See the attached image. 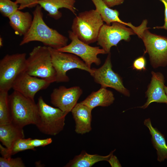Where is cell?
I'll return each instance as SVG.
<instances>
[{"mask_svg": "<svg viewBox=\"0 0 167 167\" xmlns=\"http://www.w3.org/2000/svg\"><path fill=\"white\" fill-rule=\"evenodd\" d=\"M42 8L39 5L36 6L32 12L33 20L31 26L23 36L19 45L37 41L41 42L45 46L56 49L66 46L68 38L46 24L43 19Z\"/></svg>", "mask_w": 167, "mask_h": 167, "instance_id": "6da1fadb", "label": "cell"}, {"mask_svg": "<svg viewBox=\"0 0 167 167\" xmlns=\"http://www.w3.org/2000/svg\"><path fill=\"white\" fill-rule=\"evenodd\" d=\"M9 102L12 123L22 128L28 125L36 124L39 111L34 100L14 91L9 96Z\"/></svg>", "mask_w": 167, "mask_h": 167, "instance_id": "7a4b0ae2", "label": "cell"}, {"mask_svg": "<svg viewBox=\"0 0 167 167\" xmlns=\"http://www.w3.org/2000/svg\"><path fill=\"white\" fill-rule=\"evenodd\" d=\"M104 21L96 9L79 13L74 18L71 31L81 41L89 44L97 41Z\"/></svg>", "mask_w": 167, "mask_h": 167, "instance_id": "3957f363", "label": "cell"}, {"mask_svg": "<svg viewBox=\"0 0 167 167\" xmlns=\"http://www.w3.org/2000/svg\"><path fill=\"white\" fill-rule=\"evenodd\" d=\"M147 23L146 19L143 21L137 35L144 43V53L148 54L152 67H165L167 65V37L150 32L147 26Z\"/></svg>", "mask_w": 167, "mask_h": 167, "instance_id": "277c9868", "label": "cell"}, {"mask_svg": "<svg viewBox=\"0 0 167 167\" xmlns=\"http://www.w3.org/2000/svg\"><path fill=\"white\" fill-rule=\"evenodd\" d=\"M37 104L39 116L35 125L38 129L47 135L58 134L64 129L65 118L68 113L47 104L41 96L38 98Z\"/></svg>", "mask_w": 167, "mask_h": 167, "instance_id": "5b68a950", "label": "cell"}, {"mask_svg": "<svg viewBox=\"0 0 167 167\" xmlns=\"http://www.w3.org/2000/svg\"><path fill=\"white\" fill-rule=\"evenodd\" d=\"M26 72L29 75L56 82V73L48 47H35L27 58Z\"/></svg>", "mask_w": 167, "mask_h": 167, "instance_id": "8992f818", "label": "cell"}, {"mask_svg": "<svg viewBox=\"0 0 167 167\" xmlns=\"http://www.w3.org/2000/svg\"><path fill=\"white\" fill-rule=\"evenodd\" d=\"M25 53L7 54L0 61V91L8 92L18 76L26 71Z\"/></svg>", "mask_w": 167, "mask_h": 167, "instance_id": "52a82bcc", "label": "cell"}, {"mask_svg": "<svg viewBox=\"0 0 167 167\" xmlns=\"http://www.w3.org/2000/svg\"><path fill=\"white\" fill-rule=\"evenodd\" d=\"M52 63L56 73V82H67L70 79L67 75L68 71L78 69L88 72L91 75L93 71L89 68L84 61L77 56L70 53L60 51L57 49L48 47Z\"/></svg>", "mask_w": 167, "mask_h": 167, "instance_id": "ba28073f", "label": "cell"}, {"mask_svg": "<svg viewBox=\"0 0 167 167\" xmlns=\"http://www.w3.org/2000/svg\"><path fill=\"white\" fill-rule=\"evenodd\" d=\"M111 25L104 24L100 30L97 44L100 46L107 54L110 53L111 48L116 46L122 40L129 41L130 36L136 35L132 28L118 22L112 23Z\"/></svg>", "mask_w": 167, "mask_h": 167, "instance_id": "9c48e42d", "label": "cell"}, {"mask_svg": "<svg viewBox=\"0 0 167 167\" xmlns=\"http://www.w3.org/2000/svg\"><path fill=\"white\" fill-rule=\"evenodd\" d=\"M71 43L66 46L57 49L64 52L74 54L80 57L87 66L91 68L92 64L99 66L101 63L99 54H107L105 51L99 46H92L81 41L71 31H68Z\"/></svg>", "mask_w": 167, "mask_h": 167, "instance_id": "30bf717a", "label": "cell"}, {"mask_svg": "<svg viewBox=\"0 0 167 167\" xmlns=\"http://www.w3.org/2000/svg\"><path fill=\"white\" fill-rule=\"evenodd\" d=\"M112 67L110 52L101 67L92 68L93 72L91 76L95 82L100 84L101 88H111L125 96H129L130 92L123 85L122 78L113 70Z\"/></svg>", "mask_w": 167, "mask_h": 167, "instance_id": "8fae6325", "label": "cell"}, {"mask_svg": "<svg viewBox=\"0 0 167 167\" xmlns=\"http://www.w3.org/2000/svg\"><path fill=\"white\" fill-rule=\"evenodd\" d=\"M54 82L51 80L31 75L25 71L17 78L12 88L25 97L34 100L35 95L38 92L47 88Z\"/></svg>", "mask_w": 167, "mask_h": 167, "instance_id": "7c38bea8", "label": "cell"}, {"mask_svg": "<svg viewBox=\"0 0 167 167\" xmlns=\"http://www.w3.org/2000/svg\"><path fill=\"white\" fill-rule=\"evenodd\" d=\"M83 92L79 86L67 88L61 86L53 89L50 96V102L56 107L68 113L77 104Z\"/></svg>", "mask_w": 167, "mask_h": 167, "instance_id": "4fadbf2b", "label": "cell"}, {"mask_svg": "<svg viewBox=\"0 0 167 167\" xmlns=\"http://www.w3.org/2000/svg\"><path fill=\"white\" fill-rule=\"evenodd\" d=\"M152 77L148 89L146 97V102L143 105L137 107L145 109L152 102L164 103L167 104V96L164 90L165 78L160 72H151Z\"/></svg>", "mask_w": 167, "mask_h": 167, "instance_id": "5bb4252c", "label": "cell"}, {"mask_svg": "<svg viewBox=\"0 0 167 167\" xmlns=\"http://www.w3.org/2000/svg\"><path fill=\"white\" fill-rule=\"evenodd\" d=\"M92 110L79 102L77 103L71 110L75 123V131L77 134L83 135L91 131Z\"/></svg>", "mask_w": 167, "mask_h": 167, "instance_id": "9a60e30c", "label": "cell"}, {"mask_svg": "<svg viewBox=\"0 0 167 167\" xmlns=\"http://www.w3.org/2000/svg\"><path fill=\"white\" fill-rule=\"evenodd\" d=\"M75 2L76 0H41L37 1V3L48 12L49 16L58 20L62 16V13L59 11L61 8L68 9L75 15Z\"/></svg>", "mask_w": 167, "mask_h": 167, "instance_id": "2e32d148", "label": "cell"}, {"mask_svg": "<svg viewBox=\"0 0 167 167\" xmlns=\"http://www.w3.org/2000/svg\"><path fill=\"white\" fill-rule=\"evenodd\" d=\"M113 92L106 88H101L93 91L84 100L80 102L93 109L98 106L108 107L114 102Z\"/></svg>", "mask_w": 167, "mask_h": 167, "instance_id": "e0dca14e", "label": "cell"}, {"mask_svg": "<svg viewBox=\"0 0 167 167\" xmlns=\"http://www.w3.org/2000/svg\"><path fill=\"white\" fill-rule=\"evenodd\" d=\"M143 123L151 135L153 146L156 151L157 161L160 162L164 161L167 159V145L164 135L152 126L150 118L145 119Z\"/></svg>", "mask_w": 167, "mask_h": 167, "instance_id": "ac0fdd59", "label": "cell"}, {"mask_svg": "<svg viewBox=\"0 0 167 167\" xmlns=\"http://www.w3.org/2000/svg\"><path fill=\"white\" fill-rule=\"evenodd\" d=\"M24 138L23 128L11 122L0 124V141L8 150H10L18 139Z\"/></svg>", "mask_w": 167, "mask_h": 167, "instance_id": "d6986e66", "label": "cell"}, {"mask_svg": "<svg viewBox=\"0 0 167 167\" xmlns=\"http://www.w3.org/2000/svg\"><path fill=\"white\" fill-rule=\"evenodd\" d=\"M8 18L10 26L15 33L24 36L28 31L32 25L33 18L28 12H23L18 10L10 15Z\"/></svg>", "mask_w": 167, "mask_h": 167, "instance_id": "ffe728a7", "label": "cell"}, {"mask_svg": "<svg viewBox=\"0 0 167 167\" xmlns=\"http://www.w3.org/2000/svg\"><path fill=\"white\" fill-rule=\"evenodd\" d=\"M116 149L107 155L103 156L97 154H91L82 151L79 155L75 156L64 166L65 167H91L96 163L103 161H107Z\"/></svg>", "mask_w": 167, "mask_h": 167, "instance_id": "44dd1931", "label": "cell"}, {"mask_svg": "<svg viewBox=\"0 0 167 167\" xmlns=\"http://www.w3.org/2000/svg\"><path fill=\"white\" fill-rule=\"evenodd\" d=\"M94 4L96 9L101 15L103 21L108 25L113 22H118L133 29H136L137 27L133 25L131 23H126L122 20L119 18V12L116 9H112L105 3L103 0H91Z\"/></svg>", "mask_w": 167, "mask_h": 167, "instance_id": "7402d4cb", "label": "cell"}, {"mask_svg": "<svg viewBox=\"0 0 167 167\" xmlns=\"http://www.w3.org/2000/svg\"><path fill=\"white\" fill-rule=\"evenodd\" d=\"M31 139L23 138L18 139L15 142L10 150H8L0 144V153L2 157L10 158L11 157L12 155L20 152L28 150H35V148L29 144V141Z\"/></svg>", "mask_w": 167, "mask_h": 167, "instance_id": "603a6c76", "label": "cell"}, {"mask_svg": "<svg viewBox=\"0 0 167 167\" xmlns=\"http://www.w3.org/2000/svg\"><path fill=\"white\" fill-rule=\"evenodd\" d=\"M8 92L0 91V124L11 122Z\"/></svg>", "mask_w": 167, "mask_h": 167, "instance_id": "cb8c5ba5", "label": "cell"}, {"mask_svg": "<svg viewBox=\"0 0 167 167\" xmlns=\"http://www.w3.org/2000/svg\"><path fill=\"white\" fill-rule=\"evenodd\" d=\"M18 4L11 0H0V12L4 17L8 18L19 10Z\"/></svg>", "mask_w": 167, "mask_h": 167, "instance_id": "d4e9b609", "label": "cell"}, {"mask_svg": "<svg viewBox=\"0 0 167 167\" xmlns=\"http://www.w3.org/2000/svg\"><path fill=\"white\" fill-rule=\"evenodd\" d=\"M0 167H25V165L20 157L15 158L0 157Z\"/></svg>", "mask_w": 167, "mask_h": 167, "instance_id": "484cf974", "label": "cell"}, {"mask_svg": "<svg viewBox=\"0 0 167 167\" xmlns=\"http://www.w3.org/2000/svg\"><path fill=\"white\" fill-rule=\"evenodd\" d=\"M52 142L51 138H49L44 139H31L29 141V144L32 147L35 148L39 147H44L50 144Z\"/></svg>", "mask_w": 167, "mask_h": 167, "instance_id": "4316f807", "label": "cell"}, {"mask_svg": "<svg viewBox=\"0 0 167 167\" xmlns=\"http://www.w3.org/2000/svg\"><path fill=\"white\" fill-rule=\"evenodd\" d=\"M15 2L19 4V9L20 10L26 8H32L38 5L37 0H15Z\"/></svg>", "mask_w": 167, "mask_h": 167, "instance_id": "83f0119b", "label": "cell"}, {"mask_svg": "<svg viewBox=\"0 0 167 167\" xmlns=\"http://www.w3.org/2000/svg\"><path fill=\"white\" fill-rule=\"evenodd\" d=\"M146 60L143 56L140 57L134 61L132 67L138 71H145L146 69Z\"/></svg>", "mask_w": 167, "mask_h": 167, "instance_id": "f1b7e54d", "label": "cell"}, {"mask_svg": "<svg viewBox=\"0 0 167 167\" xmlns=\"http://www.w3.org/2000/svg\"><path fill=\"white\" fill-rule=\"evenodd\" d=\"M107 161L112 167H121L122 165L117 157L113 155V153L111 155Z\"/></svg>", "mask_w": 167, "mask_h": 167, "instance_id": "f546056e", "label": "cell"}, {"mask_svg": "<svg viewBox=\"0 0 167 167\" xmlns=\"http://www.w3.org/2000/svg\"><path fill=\"white\" fill-rule=\"evenodd\" d=\"M162 2L165 6V24L163 26H156L154 28L164 29L167 30V0H159Z\"/></svg>", "mask_w": 167, "mask_h": 167, "instance_id": "4dcf8cb0", "label": "cell"}, {"mask_svg": "<svg viewBox=\"0 0 167 167\" xmlns=\"http://www.w3.org/2000/svg\"><path fill=\"white\" fill-rule=\"evenodd\" d=\"M125 0H103L105 3L109 8L122 4Z\"/></svg>", "mask_w": 167, "mask_h": 167, "instance_id": "1f68e13d", "label": "cell"}, {"mask_svg": "<svg viewBox=\"0 0 167 167\" xmlns=\"http://www.w3.org/2000/svg\"><path fill=\"white\" fill-rule=\"evenodd\" d=\"M3 46L2 39V38H0V46L2 47Z\"/></svg>", "mask_w": 167, "mask_h": 167, "instance_id": "d6a6232c", "label": "cell"}, {"mask_svg": "<svg viewBox=\"0 0 167 167\" xmlns=\"http://www.w3.org/2000/svg\"><path fill=\"white\" fill-rule=\"evenodd\" d=\"M164 90L165 92V93L167 96V87L165 86Z\"/></svg>", "mask_w": 167, "mask_h": 167, "instance_id": "836d02e7", "label": "cell"}, {"mask_svg": "<svg viewBox=\"0 0 167 167\" xmlns=\"http://www.w3.org/2000/svg\"><path fill=\"white\" fill-rule=\"evenodd\" d=\"M37 1L41 0H37Z\"/></svg>", "mask_w": 167, "mask_h": 167, "instance_id": "e575fe53", "label": "cell"}]
</instances>
